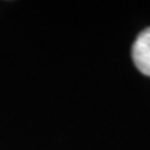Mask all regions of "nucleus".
<instances>
[{"label": "nucleus", "mask_w": 150, "mask_h": 150, "mask_svg": "<svg viewBox=\"0 0 150 150\" xmlns=\"http://www.w3.org/2000/svg\"><path fill=\"white\" fill-rule=\"evenodd\" d=\"M132 59L142 74L150 76V28L139 33L132 47Z\"/></svg>", "instance_id": "f257e3e1"}]
</instances>
